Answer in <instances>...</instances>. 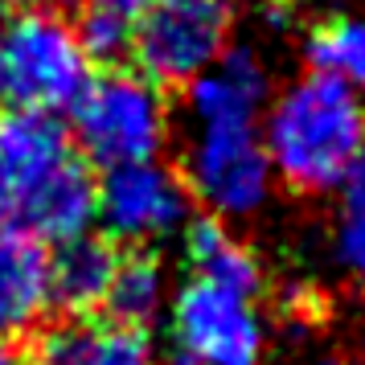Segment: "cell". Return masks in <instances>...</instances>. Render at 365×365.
Instances as JSON below:
<instances>
[{"mask_svg":"<svg viewBox=\"0 0 365 365\" xmlns=\"http://www.w3.org/2000/svg\"><path fill=\"white\" fill-rule=\"evenodd\" d=\"M34 4H46V0H34Z\"/></svg>","mask_w":365,"mask_h":365,"instance_id":"603a6c76","label":"cell"},{"mask_svg":"<svg viewBox=\"0 0 365 365\" xmlns=\"http://www.w3.org/2000/svg\"><path fill=\"white\" fill-rule=\"evenodd\" d=\"M95 222L107 242L128 250H156L181 238L193 222V197L181 168L160 156L103 168V181L95 185Z\"/></svg>","mask_w":365,"mask_h":365,"instance_id":"ba28073f","label":"cell"},{"mask_svg":"<svg viewBox=\"0 0 365 365\" xmlns=\"http://www.w3.org/2000/svg\"><path fill=\"white\" fill-rule=\"evenodd\" d=\"M0 152L13 173V217L41 242H66L95 222V181L53 115H4Z\"/></svg>","mask_w":365,"mask_h":365,"instance_id":"7a4b0ae2","label":"cell"},{"mask_svg":"<svg viewBox=\"0 0 365 365\" xmlns=\"http://www.w3.org/2000/svg\"><path fill=\"white\" fill-rule=\"evenodd\" d=\"M259 132L275 185L296 197H329L365 156V99L320 70H304L271 91Z\"/></svg>","mask_w":365,"mask_h":365,"instance_id":"6da1fadb","label":"cell"},{"mask_svg":"<svg viewBox=\"0 0 365 365\" xmlns=\"http://www.w3.org/2000/svg\"><path fill=\"white\" fill-rule=\"evenodd\" d=\"M181 181L205 217L226 226L255 222L275 201V173L267 160L259 119L189 123Z\"/></svg>","mask_w":365,"mask_h":365,"instance_id":"5b68a950","label":"cell"},{"mask_svg":"<svg viewBox=\"0 0 365 365\" xmlns=\"http://www.w3.org/2000/svg\"><path fill=\"white\" fill-rule=\"evenodd\" d=\"M50 250L21 226H0V336L29 332L50 312Z\"/></svg>","mask_w":365,"mask_h":365,"instance_id":"8fae6325","label":"cell"},{"mask_svg":"<svg viewBox=\"0 0 365 365\" xmlns=\"http://www.w3.org/2000/svg\"><path fill=\"white\" fill-rule=\"evenodd\" d=\"M0 365H21V353L13 349L9 336H0Z\"/></svg>","mask_w":365,"mask_h":365,"instance_id":"44dd1931","label":"cell"},{"mask_svg":"<svg viewBox=\"0 0 365 365\" xmlns=\"http://www.w3.org/2000/svg\"><path fill=\"white\" fill-rule=\"evenodd\" d=\"M271 324L263 296L185 275L165 308V365H267Z\"/></svg>","mask_w":365,"mask_h":365,"instance_id":"277c9868","label":"cell"},{"mask_svg":"<svg viewBox=\"0 0 365 365\" xmlns=\"http://www.w3.org/2000/svg\"><path fill=\"white\" fill-rule=\"evenodd\" d=\"M74 29L83 37V50L91 53V62H119V58H128L132 17H119V13H107V9H86V17Z\"/></svg>","mask_w":365,"mask_h":365,"instance_id":"e0dca14e","label":"cell"},{"mask_svg":"<svg viewBox=\"0 0 365 365\" xmlns=\"http://www.w3.org/2000/svg\"><path fill=\"white\" fill-rule=\"evenodd\" d=\"M324 259H329L332 275H341L349 287L365 292V156L329 193Z\"/></svg>","mask_w":365,"mask_h":365,"instance_id":"9a60e30c","label":"cell"},{"mask_svg":"<svg viewBox=\"0 0 365 365\" xmlns=\"http://www.w3.org/2000/svg\"><path fill=\"white\" fill-rule=\"evenodd\" d=\"M168 299H173V279H168V267L152 250L119 255L111 283H107V296H103L107 316L135 324V329H152L156 320H165Z\"/></svg>","mask_w":365,"mask_h":365,"instance_id":"5bb4252c","label":"cell"},{"mask_svg":"<svg viewBox=\"0 0 365 365\" xmlns=\"http://www.w3.org/2000/svg\"><path fill=\"white\" fill-rule=\"evenodd\" d=\"M86 9H107V13H119V17H135L148 0H83Z\"/></svg>","mask_w":365,"mask_h":365,"instance_id":"d6986e66","label":"cell"},{"mask_svg":"<svg viewBox=\"0 0 365 365\" xmlns=\"http://www.w3.org/2000/svg\"><path fill=\"white\" fill-rule=\"evenodd\" d=\"M9 222H13V173L0 152V226H9Z\"/></svg>","mask_w":365,"mask_h":365,"instance_id":"ac0fdd59","label":"cell"},{"mask_svg":"<svg viewBox=\"0 0 365 365\" xmlns=\"http://www.w3.org/2000/svg\"><path fill=\"white\" fill-rule=\"evenodd\" d=\"M181 238H185L189 275L222 283V287H238V292H250V296H263L267 287L263 259L255 255L247 238L234 234V226L217 222V217H201V222H189V230Z\"/></svg>","mask_w":365,"mask_h":365,"instance_id":"7c38bea8","label":"cell"},{"mask_svg":"<svg viewBox=\"0 0 365 365\" xmlns=\"http://www.w3.org/2000/svg\"><path fill=\"white\" fill-rule=\"evenodd\" d=\"M9 4H13V0H0V17H4V13H9Z\"/></svg>","mask_w":365,"mask_h":365,"instance_id":"7402d4cb","label":"cell"},{"mask_svg":"<svg viewBox=\"0 0 365 365\" xmlns=\"http://www.w3.org/2000/svg\"><path fill=\"white\" fill-rule=\"evenodd\" d=\"M95 62L83 50L74 21L46 4L9 9L0 17V111L4 115H62L70 111Z\"/></svg>","mask_w":365,"mask_h":365,"instance_id":"3957f363","label":"cell"},{"mask_svg":"<svg viewBox=\"0 0 365 365\" xmlns=\"http://www.w3.org/2000/svg\"><path fill=\"white\" fill-rule=\"evenodd\" d=\"M308 365H361L353 353H316Z\"/></svg>","mask_w":365,"mask_h":365,"instance_id":"ffe728a7","label":"cell"},{"mask_svg":"<svg viewBox=\"0 0 365 365\" xmlns=\"http://www.w3.org/2000/svg\"><path fill=\"white\" fill-rule=\"evenodd\" d=\"M115 242L95 238V234H74L66 242H58L50 255V296L66 312H95L103 308L107 283L115 271Z\"/></svg>","mask_w":365,"mask_h":365,"instance_id":"4fadbf2b","label":"cell"},{"mask_svg":"<svg viewBox=\"0 0 365 365\" xmlns=\"http://www.w3.org/2000/svg\"><path fill=\"white\" fill-rule=\"evenodd\" d=\"M304 62L365 99V17H324L304 37Z\"/></svg>","mask_w":365,"mask_h":365,"instance_id":"2e32d148","label":"cell"},{"mask_svg":"<svg viewBox=\"0 0 365 365\" xmlns=\"http://www.w3.org/2000/svg\"><path fill=\"white\" fill-rule=\"evenodd\" d=\"M238 0H148L132 17L135 70L160 91H181L234 46Z\"/></svg>","mask_w":365,"mask_h":365,"instance_id":"52a82bcc","label":"cell"},{"mask_svg":"<svg viewBox=\"0 0 365 365\" xmlns=\"http://www.w3.org/2000/svg\"><path fill=\"white\" fill-rule=\"evenodd\" d=\"M34 365H160L152 329L123 324L107 312H66L37 332Z\"/></svg>","mask_w":365,"mask_h":365,"instance_id":"9c48e42d","label":"cell"},{"mask_svg":"<svg viewBox=\"0 0 365 365\" xmlns=\"http://www.w3.org/2000/svg\"><path fill=\"white\" fill-rule=\"evenodd\" d=\"M70 119H74L70 135L74 148L99 168L152 160L165 152L173 135L165 91L140 70H107L91 78L78 103L70 107Z\"/></svg>","mask_w":365,"mask_h":365,"instance_id":"8992f818","label":"cell"},{"mask_svg":"<svg viewBox=\"0 0 365 365\" xmlns=\"http://www.w3.org/2000/svg\"><path fill=\"white\" fill-rule=\"evenodd\" d=\"M185 119L217 123V119H259L275 91L271 66L250 46H230L210 70L185 83Z\"/></svg>","mask_w":365,"mask_h":365,"instance_id":"30bf717a","label":"cell"}]
</instances>
